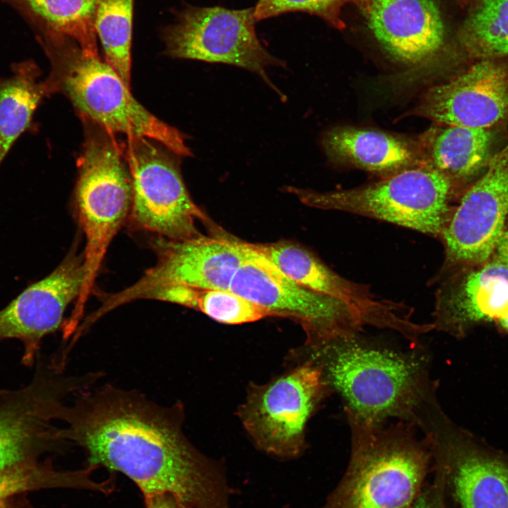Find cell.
Listing matches in <instances>:
<instances>
[{"label": "cell", "instance_id": "1", "mask_svg": "<svg viewBox=\"0 0 508 508\" xmlns=\"http://www.w3.org/2000/svg\"><path fill=\"white\" fill-rule=\"evenodd\" d=\"M182 420L181 406L107 385L66 403L60 434L84 449L87 466L123 473L143 497L168 494L188 508H229L224 468L192 445Z\"/></svg>", "mask_w": 508, "mask_h": 508}, {"label": "cell", "instance_id": "2", "mask_svg": "<svg viewBox=\"0 0 508 508\" xmlns=\"http://www.w3.org/2000/svg\"><path fill=\"white\" fill-rule=\"evenodd\" d=\"M308 350L341 397L348 421L381 425L394 418L424 432L442 409L438 384L418 352L368 344L359 334Z\"/></svg>", "mask_w": 508, "mask_h": 508}, {"label": "cell", "instance_id": "3", "mask_svg": "<svg viewBox=\"0 0 508 508\" xmlns=\"http://www.w3.org/2000/svg\"><path fill=\"white\" fill-rule=\"evenodd\" d=\"M346 470L321 508H409L432 468L428 438L403 421L373 425L348 421Z\"/></svg>", "mask_w": 508, "mask_h": 508}, {"label": "cell", "instance_id": "4", "mask_svg": "<svg viewBox=\"0 0 508 508\" xmlns=\"http://www.w3.org/2000/svg\"><path fill=\"white\" fill-rule=\"evenodd\" d=\"M85 140L78 159L75 199L86 244L83 252L85 279L67 326L76 329L107 248L126 219L132 203L131 176L125 147L114 133L83 119Z\"/></svg>", "mask_w": 508, "mask_h": 508}, {"label": "cell", "instance_id": "5", "mask_svg": "<svg viewBox=\"0 0 508 508\" xmlns=\"http://www.w3.org/2000/svg\"><path fill=\"white\" fill-rule=\"evenodd\" d=\"M44 51L52 66L44 80L48 93H63L82 118L114 134L155 140L179 157L192 155L184 135L141 105L99 55L86 54L71 41Z\"/></svg>", "mask_w": 508, "mask_h": 508}, {"label": "cell", "instance_id": "6", "mask_svg": "<svg viewBox=\"0 0 508 508\" xmlns=\"http://www.w3.org/2000/svg\"><path fill=\"white\" fill-rule=\"evenodd\" d=\"M303 204L356 214L439 238L454 207L452 181L433 167L410 168L350 189L287 187Z\"/></svg>", "mask_w": 508, "mask_h": 508}, {"label": "cell", "instance_id": "7", "mask_svg": "<svg viewBox=\"0 0 508 508\" xmlns=\"http://www.w3.org/2000/svg\"><path fill=\"white\" fill-rule=\"evenodd\" d=\"M30 381L16 389H0V469L36 461L59 443L64 442L60 421L67 395L87 389L97 380L90 373L71 377L53 358L38 355Z\"/></svg>", "mask_w": 508, "mask_h": 508}, {"label": "cell", "instance_id": "8", "mask_svg": "<svg viewBox=\"0 0 508 508\" xmlns=\"http://www.w3.org/2000/svg\"><path fill=\"white\" fill-rule=\"evenodd\" d=\"M244 260L229 290L268 310L273 316L298 322L308 349L358 335L362 320L343 301L308 289L285 275L247 243Z\"/></svg>", "mask_w": 508, "mask_h": 508}, {"label": "cell", "instance_id": "9", "mask_svg": "<svg viewBox=\"0 0 508 508\" xmlns=\"http://www.w3.org/2000/svg\"><path fill=\"white\" fill-rule=\"evenodd\" d=\"M329 392L321 368L308 358L269 382L253 385L238 416L260 450L294 459L305 450L306 425Z\"/></svg>", "mask_w": 508, "mask_h": 508}, {"label": "cell", "instance_id": "10", "mask_svg": "<svg viewBox=\"0 0 508 508\" xmlns=\"http://www.w3.org/2000/svg\"><path fill=\"white\" fill-rule=\"evenodd\" d=\"M124 147L132 182L128 217L134 228L169 240L202 236L197 221H210L189 195L177 155L140 136H128Z\"/></svg>", "mask_w": 508, "mask_h": 508}, {"label": "cell", "instance_id": "11", "mask_svg": "<svg viewBox=\"0 0 508 508\" xmlns=\"http://www.w3.org/2000/svg\"><path fill=\"white\" fill-rule=\"evenodd\" d=\"M152 246L157 255L155 266L129 287L107 296L101 306L86 318L89 325L116 308L137 299L149 291L167 286L229 290L244 260L246 242L221 233L185 239L159 237Z\"/></svg>", "mask_w": 508, "mask_h": 508}, {"label": "cell", "instance_id": "12", "mask_svg": "<svg viewBox=\"0 0 508 508\" xmlns=\"http://www.w3.org/2000/svg\"><path fill=\"white\" fill-rule=\"evenodd\" d=\"M257 22L254 7L187 6L164 29L165 53L175 59L238 66L272 85L265 69L284 63L262 46L255 31Z\"/></svg>", "mask_w": 508, "mask_h": 508}, {"label": "cell", "instance_id": "13", "mask_svg": "<svg viewBox=\"0 0 508 508\" xmlns=\"http://www.w3.org/2000/svg\"><path fill=\"white\" fill-rule=\"evenodd\" d=\"M432 466L456 508H508V453L455 423L443 410L425 433Z\"/></svg>", "mask_w": 508, "mask_h": 508}, {"label": "cell", "instance_id": "14", "mask_svg": "<svg viewBox=\"0 0 508 508\" xmlns=\"http://www.w3.org/2000/svg\"><path fill=\"white\" fill-rule=\"evenodd\" d=\"M507 216L508 143L489 158L485 174L453 208L439 237L445 260L433 282L457 269L490 260Z\"/></svg>", "mask_w": 508, "mask_h": 508}, {"label": "cell", "instance_id": "15", "mask_svg": "<svg viewBox=\"0 0 508 508\" xmlns=\"http://www.w3.org/2000/svg\"><path fill=\"white\" fill-rule=\"evenodd\" d=\"M85 279L84 255L76 246L47 276L31 284L0 310V343L16 339L22 363H35L42 339L62 327L68 305L78 297Z\"/></svg>", "mask_w": 508, "mask_h": 508}, {"label": "cell", "instance_id": "16", "mask_svg": "<svg viewBox=\"0 0 508 508\" xmlns=\"http://www.w3.org/2000/svg\"><path fill=\"white\" fill-rule=\"evenodd\" d=\"M434 329L457 339L478 327H495L508 315V266L494 259L457 269L440 279Z\"/></svg>", "mask_w": 508, "mask_h": 508}, {"label": "cell", "instance_id": "17", "mask_svg": "<svg viewBox=\"0 0 508 508\" xmlns=\"http://www.w3.org/2000/svg\"><path fill=\"white\" fill-rule=\"evenodd\" d=\"M416 113L438 123L488 129L508 119V64L488 59L431 87Z\"/></svg>", "mask_w": 508, "mask_h": 508}, {"label": "cell", "instance_id": "18", "mask_svg": "<svg viewBox=\"0 0 508 508\" xmlns=\"http://www.w3.org/2000/svg\"><path fill=\"white\" fill-rule=\"evenodd\" d=\"M250 245L297 284L343 301L365 326L393 330L401 326L402 306L378 299L366 285L340 276L303 246L289 241Z\"/></svg>", "mask_w": 508, "mask_h": 508}, {"label": "cell", "instance_id": "19", "mask_svg": "<svg viewBox=\"0 0 508 508\" xmlns=\"http://www.w3.org/2000/svg\"><path fill=\"white\" fill-rule=\"evenodd\" d=\"M370 31L394 59L418 64L442 47L445 28L433 0H353Z\"/></svg>", "mask_w": 508, "mask_h": 508}, {"label": "cell", "instance_id": "20", "mask_svg": "<svg viewBox=\"0 0 508 508\" xmlns=\"http://www.w3.org/2000/svg\"><path fill=\"white\" fill-rule=\"evenodd\" d=\"M17 11L44 47L71 41L85 53L99 55L95 28L101 0H0Z\"/></svg>", "mask_w": 508, "mask_h": 508}, {"label": "cell", "instance_id": "21", "mask_svg": "<svg viewBox=\"0 0 508 508\" xmlns=\"http://www.w3.org/2000/svg\"><path fill=\"white\" fill-rule=\"evenodd\" d=\"M323 146L334 160L377 173L392 174L410 169L417 159L406 142L376 131L333 128L324 136Z\"/></svg>", "mask_w": 508, "mask_h": 508}, {"label": "cell", "instance_id": "22", "mask_svg": "<svg viewBox=\"0 0 508 508\" xmlns=\"http://www.w3.org/2000/svg\"><path fill=\"white\" fill-rule=\"evenodd\" d=\"M40 70L31 61L18 63L0 79V165L14 143L30 126L35 112L48 93Z\"/></svg>", "mask_w": 508, "mask_h": 508}, {"label": "cell", "instance_id": "23", "mask_svg": "<svg viewBox=\"0 0 508 508\" xmlns=\"http://www.w3.org/2000/svg\"><path fill=\"white\" fill-rule=\"evenodd\" d=\"M147 299L169 302L198 310L224 324L253 322L273 316L266 308L229 290L167 286L152 289Z\"/></svg>", "mask_w": 508, "mask_h": 508}, {"label": "cell", "instance_id": "24", "mask_svg": "<svg viewBox=\"0 0 508 508\" xmlns=\"http://www.w3.org/2000/svg\"><path fill=\"white\" fill-rule=\"evenodd\" d=\"M491 143L488 129L447 126L432 142L433 167L451 180L472 176L487 164Z\"/></svg>", "mask_w": 508, "mask_h": 508}, {"label": "cell", "instance_id": "25", "mask_svg": "<svg viewBox=\"0 0 508 508\" xmlns=\"http://www.w3.org/2000/svg\"><path fill=\"white\" fill-rule=\"evenodd\" d=\"M97 468L87 466L75 471L56 469L50 462L39 460L0 469V502L25 492L45 488H66L91 490L109 494L112 480L96 482L91 478Z\"/></svg>", "mask_w": 508, "mask_h": 508}, {"label": "cell", "instance_id": "26", "mask_svg": "<svg viewBox=\"0 0 508 508\" xmlns=\"http://www.w3.org/2000/svg\"><path fill=\"white\" fill-rule=\"evenodd\" d=\"M134 0H101L95 28L104 60L131 87V42Z\"/></svg>", "mask_w": 508, "mask_h": 508}, {"label": "cell", "instance_id": "27", "mask_svg": "<svg viewBox=\"0 0 508 508\" xmlns=\"http://www.w3.org/2000/svg\"><path fill=\"white\" fill-rule=\"evenodd\" d=\"M460 40L475 56L508 55V0H480L465 21Z\"/></svg>", "mask_w": 508, "mask_h": 508}, {"label": "cell", "instance_id": "28", "mask_svg": "<svg viewBox=\"0 0 508 508\" xmlns=\"http://www.w3.org/2000/svg\"><path fill=\"white\" fill-rule=\"evenodd\" d=\"M344 0H258L254 6L257 21L289 12H304L318 16L340 26L339 13Z\"/></svg>", "mask_w": 508, "mask_h": 508}, {"label": "cell", "instance_id": "29", "mask_svg": "<svg viewBox=\"0 0 508 508\" xmlns=\"http://www.w3.org/2000/svg\"><path fill=\"white\" fill-rule=\"evenodd\" d=\"M432 468L434 472L432 482L423 486L409 508H449L444 475L438 468L433 466Z\"/></svg>", "mask_w": 508, "mask_h": 508}, {"label": "cell", "instance_id": "30", "mask_svg": "<svg viewBox=\"0 0 508 508\" xmlns=\"http://www.w3.org/2000/svg\"><path fill=\"white\" fill-rule=\"evenodd\" d=\"M144 500L145 508H188L168 494L145 497Z\"/></svg>", "mask_w": 508, "mask_h": 508}, {"label": "cell", "instance_id": "31", "mask_svg": "<svg viewBox=\"0 0 508 508\" xmlns=\"http://www.w3.org/2000/svg\"><path fill=\"white\" fill-rule=\"evenodd\" d=\"M492 256V259L508 266V228L504 229Z\"/></svg>", "mask_w": 508, "mask_h": 508}, {"label": "cell", "instance_id": "32", "mask_svg": "<svg viewBox=\"0 0 508 508\" xmlns=\"http://www.w3.org/2000/svg\"><path fill=\"white\" fill-rule=\"evenodd\" d=\"M0 508H30L28 504L22 500L9 499L0 502Z\"/></svg>", "mask_w": 508, "mask_h": 508}]
</instances>
